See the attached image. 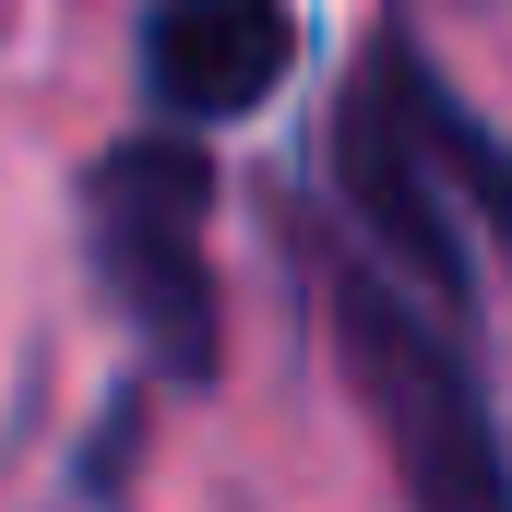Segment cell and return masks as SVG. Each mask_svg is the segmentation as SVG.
<instances>
[{
    "label": "cell",
    "instance_id": "obj_1",
    "mask_svg": "<svg viewBox=\"0 0 512 512\" xmlns=\"http://www.w3.org/2000/svg\"><path fill=\"white\" fill-rule=\"evenodd\" d=\"M322 310H334L346 382L382 429L405 512H512V441H501L489 382H477V322L429 310L417 286H393L346 239L322 251Z\"/></svg>",
    "mask_w": 512,
    "mask_h": 512
},
{
    "label": "cell",
    "instance_id": "obj_2",
    "mask_svg": "<svg viewBox=\"0 0 512 512\" xmlns=\"http://www.w3.org/2000/svg\"><path fill=\"white\" fill-rule=\"evenodd\" d=\"M203 227H215V167L179 143V131H131L84 167V251H96V286L120 310V334L155 358L167 393H203L215 358H227V310H215V262H203Z\"/></svg>",
    "mask_w": 512,
    "mask_h": 512
},
{
    "label": "cell",
    "instance_id": "obj_4",
    "mask_svg": "<svg viewBox=\"0 0 512 512\" xmlns=\"http://www.w3.org/2000/svg\"><path fill=\"white\" fill-rule=\"evenodd\" d=\"M429 143H441V179H453V215H477L489 239L512 251V143H489V131L453 108V84L429 96Z\"/></svg>",
    "mask_w": 512,
    "mask_h": 512
},
{
    "label": "cell",
    "instance_id": "obj_3",
    "mask_svg": "<svg viewBox=\"0 0 512 512\" xmlns=\"http://www.w3.org/2000/svg\"><path fill=\"white\" fill-rule=\"evenodd\" d=\"M298 60L286 0H155L143 12V96L167 120H251Z\"/></svg>",
    "mask_w": 512,
    "mask_h": 512
}]
</instances>
